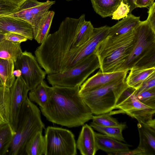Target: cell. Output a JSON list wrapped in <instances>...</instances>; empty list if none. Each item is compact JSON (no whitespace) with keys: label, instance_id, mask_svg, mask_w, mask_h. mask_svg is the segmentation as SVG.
Instances as JSON below:
<instances>
[{"label":"cell","instance_id":"cell-15","mask_svg":"<svg viewBox=\"0 0 155 155\" xmlns=\"http://www.w3.org/2000/svg\"><path fill=\"white\" fill-rule=\"evenodd\" d=\"M0 32L3 34H17L30 40L34 38L32 28L29 24L22 20L10 17H0Z\"/></svg>","mask_w":155,"mask_h":155},{"label":"cell","instance_id":"cell-13","mask_svg":"<svg viewBox=\"0 0 155 155\" xmlns=\"http://www.w3.org/2000/svg\"><path fill=\"white\" fill-rule=\"evenodd\" d=\"M9 89L11 100L9 123L15 133L22 105L28 97V93L30 90L21 77L15 79Z\"/></svg>","mask_w":155,"mask_h":155},{"label":"cell","instance_id":"cell-34","mask_svg":"<svg viewBox=\"0 0 155 155\" xmlns=\"http://www.w3.org/2000/svg\"><path fill=\"white\" fill-rule=\"evenodd\" d=\"M14 5L5 0H0V16L14 12L18 10Z\"/></svg>","mask_w":155,"mask_h":155},{"label":"cell","instance_id":"cell-27","mask_svg":"<svg viewBox=\"0 0 155 155\" xmlns=\"http://www.w3.org/2000/svg\"><path fill=\"white\" fill-rule=\"evenodd\" d=\"M54 12L48 11L42 17L38 27L37 35L35 39L39 44H41L46 38L49 31Z\"/></svg>","mask_w":155,"mask_h":155},{"label":"cell","instance_id":"cell-30","mask_svg":"<svg viewBox=\"0 0 155 155\" xmlns=\"http://www.w3.org/2000/svg\"><path fill=\"white\" fill-rule=\"evenodd\" d=\"M90 126L102 134L119 141H125L122 134V131L126 126L125 124L120 123L119 125L117 126L102 127L96 125L92 122Z\"/></svg>","mask_w":155,"mask_h":155},{"label":"cell","instance_id":"cell-46","mask_svg":"<svg viewBox=\"0 0 155 155\" xmlns=\"http://www.w3.org/2000/svg\"><path fill=\"white\" fill-rule=\"evenodd\" d=\"M67 0L68 1H70L72 0Z\"/></svg>","mask_w":155,"mask_h":155},{"label":"cell","instance_id":"cell-40","mask_svg":"<svg viewBox=\"0 0 155 155\" xmlns=\"http://www.w3.org/2000/svg\"><path fill=\"white\" fill-rule=\"evenodd\" d=\"M136 0H123L122 2L127 5L129 8V13L130 14L132 11L136 8L135 5Z\"/></svg>","mask_w":155,"mask_h":155},{"label":"cell","instance_id":"cell-44","mask_svg":"<svg viewBox=\"0 0 155 155\" xmlns=\"http://www.w3.org/2000/svg\"><path fill=\"white\" fill-rule=\"evenodd\" d=\"M0 86H4L2 79L0 76Z\"/></svg>","mask_w":155,"mask_h":155},{"label":"cell","instance_id":"cell-42","mask_svg":"<svg viewBox=\"0 0 155 155\" xmlns=\"http://www.w3.org/2000/svg\"><path fill=\"white\" fill-rule=\"evenodd\" d=\"M13 74L15 77L19 78L21 77V71L18 69H15L13 71Z\"/></svg>","mask_w":155,"mask_h":155},{"label":"cell","instance_id":"cell-17","mask_svg":"<svg viewBox=\"0 0 155 155\" xmlns=\"http://www.w3.org/2000/svg\"><path fill=\"white\" fill-rule=\"evenodd\" d=\"M140 142L137 147L144 155L155 154V127L138 123Z\"/></svg>","mask_w":155,"mask_h":155},{"label":"cell","instance_id":"cell-8","mask_svg":"<svg viewBox=\"0 0 155 155\" xmlns=\"http://www.w3.org/2000/svg\"><path fill=\"white\" fill-rule=\"evenodd\" d=\"M135 90L128 87L119 98L115 109L136 119L139 123L155 127V120L153 118L155 109L140 102L135 95Z\"/></svg>","mask_w":155,"mask_h":155},{"label":"cell","instance_id":"cell-1","mask_svg":"<svg viewBox=\"0 0 155 155\" xmlns=\"http://www.w3.org/2000/svg\"><path fill=\"white\" fill-rule=\"evenodd\" d=\"M47 103L41 111L53 123L73 127L82 126L92 119L93 114L79 93V87L52 86Z\"/></svg>","mask_w":155,"mask_h":155},{"label":"cell","instance_id":"cell-16","mask_svg":"<svg viewBox=\"0 0 155 155\" xmlns=\"http://www.w3.org/2000/svg\"><path fill=\"white\" fill-rule=\"evenodd\" d=\"M76 144L81 154H95L98 150L96 143L95 132L90 125L86 124L83 126Z\"/></svg>","mask_w":155,"mask_h":155},{"label":"cell","instance_id":"cell-33","mask_svg":"<svg viewBox=\"0 0 155 155\" xmlns=\"http://www.w3.org/2000/svg\"><path fill=\"white\" fill-rule=\"evenodd\" d=\"M155 88V72L150 75L143 83L140 87L135 91L136 95L142 92Z\"/></svg>","mask_w":155,"mask_h":155},{"label":"cell","instance_id":"cell-36","mask_svg":"<svg viewBox=\"0 0 155 155\" xmlns=\"http://www.w3.org/2000/svg\"><path fill=\"white\" fill-rule=\"evenodd\" d=\"M5 39L14 42L21 43L28 40L25 37L16 33H8L4 34Z\"/></svg>","mask_w":155,"mask_h":155},{"label":"cell","instance_id":"cell-10","mask_svg":"<svg viewBox=\"0 0 155 155\" xmlns=\"http://www.w3.org/2000/svg\"><path fill=\"white\" fill-rule=\"evenodd\" d=\"M15 69L20 70L21 78L30 91L35 88L45 79L46 73L41 69L36 57L25 51L15 62Z\"/></svg>","mask_w":155,"mask_h":155},{"label":"cell","instance_id":"cell-11","mask_svg":"<svg viewBox=\"0 0 155 155\" xmlns=\"http://www.w3.org/2000/svg\"><path fill=\"white\" fill-rule=\"evenodd\" d=\"M55 3V1L49 0L44 2L37 0H27L17 11L3 16L20 19L29 24L32 26L34 38L35 39L40 20Z\"/></svg>","mask_w":155,"mask_h":155},{"label":"cell","instance_id":"cell-18","mask_svg":"<svg viewBox=\"0 0 155 155\" xmlns=\"http://www.w3.org/2000/svg\"><path fill=\"white\" fill-rule=\"evenodd\" d=\"M95 137L98 150H101L108 154L115 155L117 153L130 150V145L105 135L95 132Z\"/></svg>","mask_w":155,"mask_h":155},{"label":"cell","instance_id":"cell-43","mask_svg":"<svg viewBox=\"0 0 155 155\" xmlns=\"http://www.w3.org/2000/svg\"><path fill=\"white\" fill-rule=\"evenodd\" d=\"M5 39V34L0 32V41Z\"/></svg>","mask_w":155,"mask_h":155},{"label":"cell","instance_id":"cell-35","mask_svg":"<svg viewBox=\"0 0 155 155\" xmlns=\"http://www.w3.org/2000/svg\"><path fill=\"white\" fill-rule=\"evenodd\" d=\"M130 9L127 5L124 3L122 2L113 13L112 15V19L119 20L127 16L129 13Z\"/></svg>","mask_w":155,"mask_h":155},{"label":"cell","instance_id":"cell-9","mask_svg":"<svg viewBox=\"0 0 155 155\" xmlns=\"http://www.w3.org/2000/svg\"><path fill=\"white\" fill-rule=\"evenodd\" d=\"M45 155H75L77 147L74 136L70 130L48 126L45 130Z\"/></svg>","mask_w":155,"mask_h":155},{"label":"cell","instance_id":"cell-39","mask_svg":"<svg viewBox=\"0 0 155 155\" xmlns=\"http://www.w3.org/2000/svg\"><path fill=\"white\" fill-rule=\"evenodd\" d=\"M115 155H144L143 151L137 147L133 150H130L129 151L120 152L116 153Z\"/></svg>","mask_w":155,"mask_h":155},{"label":"cell","instance_id":"cell-32","mask_svg":"<svg viewBox=\"0 0 155 155\" xmlns=\"http://www.w3.org/2000/svg\"><path fill=\"white\" fill-rule=\"evenodd\" d=\"M135 95L142 104L155 109V88L144 91Z\"/></svg>","mask_w":155,"mask_h":155},{"label":"cell","instance_id":"cell-26","mask_svg":"<svg viewBox=\"0 0 155 155\" xmlns=\"http://www.w3.org/2000/svg\"><path fill=\"white\" fill-rule=\"evenodd\" d=\"M15 69L13 60L0 58V76L4 86L9 88L13 84L15 80L13 74Z\"/></svg>","mask_w":155,"mask_h":155},{"label":"cell","instance_id":"cell-22","mask_svg":"<svg viewBox=\"0 0 155 155\" xmlns=\"http://www.w3.org/2000/svg\"><path fill=\"white\" fill-rule=\"evenodd\" d=\"M96 13L102 18L112 15L123 0H91Z\"/></svg>","mask_w":155,"mask_h":155},{"label":"cell","instance_id":"cell-2","mask_svg":"<svg viewBox=\"0 0 155 155\" xmlns=\"http://www.w3.org/2000/svg\"><path fill=\"white\" fill-rule=\"evenodd\" d=\"M85 15L78 18L66 17L58 29L48 35L35 52V57L46 74L61 72L64 62L82 23Z\"/></svg>","mask_w":155,"mask_h":155},{"label":"cell","instance_id":"cell-25","mask_svg":"<svg viewBox=\"0 0 155 155\" xmlns=\"http://www.w3.org/2000/svg\"><path fill=\"white\" fill-rule=\"evenodd\" d=\"M94 28L90 21L85 20L79 29L70 51L80 48L86 43L91 37Z\"/></svg>","mask_w":155,"mask_h":155},{"label":"cell","instance_id":"cell-14","mask_svg":"<svg viewBox=\"0 0 155 155\" xmlns=\"http://www.w3.org/2000/svg\"><path fill=\"white\" fill-rule=\"evenodd\" d=\"M128 71L102 72L100 71L88 79L80 87L79 93L90 91L114 81L126 79Z\"/></svg>","mask_w":155,"mask_h":155},{"label":"cell","instance_id":"cell-41","mask_svg":"<svg viewBox=\"0 0 155 155\" xmlns=\"http://www.w3.org/2000/svg\"><path fill=\"white\" fill-rule=\"evenodd\" d=\"M14 5L18 9L27 0H5Z\"/></svg>","mask_w":155,"mask_h":155},{"label":"cell","instance_id":"cell-6","mask_svg":"<svg viewBox=\"0 0 155 155\" xmlns=\"http://www.w3.org/2000/svg\"><path fill=\"white\" fill-rule=\"evenodd\" d=\"M100 68L98 58L94 53L64 72L48 74L47 80L52 86L80 87L90 75Z\"/></svg>","mask_w":155,"mask_h":155},{"label":"cell","instance_id":"cell-29","mask_svg":"<svg viewBox=\"0 0 155 155\" xmlns=\"http://www.w3.org/2000/svg\"><path fill=\"white\" fill-rule=\"evenodd\" d=\"M15 134L9 123L0 125V155L8 153Z\"/></svg>","mask_w":155,"mask_h":155},{"label":"cell","instance_id":"cell-3","mask_svg":"<svg viewBox=\"0 0 155 155\" xmlns=\"http://www.w3.org/2000/svg\"><path fill=\"white\" fill-rule=\"evenodd\" d=\"M135 29L125 35L116 37L107 36L97 46L94 53L102 72H115L127 59L135 44Z\"/></svg>","mask_w":155,"mask_h":155},{"label":"cell","instance_id":"cell-19","mask_svg":"<svg viewBox=\"0 0 155 155\" xmlns=\"http://www.w3.org/2000/svg\"><path fill=\"white\" fill-rule=\"evenodd\" d=\"M139 17L130 14L111 27H110L108 35L116 37L127 34L133 30L140 24Z\"/></svg>","mask_w":155,"mask_h":155},{"label":"cell","instance_id":"cell-45","mask_svg":"<svg viewBox=\"0 0 155 155\" xmlns=\"http://www.w3.org/2000/svg\"><path fill=\"white\" fill-rule=\"evenodd\" d=\"M5 124L0 119V125Z\"/></svg>","mask_w":155,"mask_h":155},{"label":"cell","instance_id":"cell-23","mask_svg":"<svg viewBox=\"0 0 155 155\" xmlns=\"http://www.w3.org/2000/svg\"><path fill=\"white\" fill-rule=\"evenodd\" d=\"M20 43L4 39L0 41V58L13 60L14 62L22 53Z\"/></svg>","mask_w":155,"mask_h":155},{"label":"cell","instance_id":"cell-28","mask_svg":"<svg viewBox=\"0 0 155 155\" xmlns=\"http://www.w3.org/2000/svg\"><path fill=\"white\" fill-rule=\"evenodd\" d=\"M10 100L9 88L0 86V119L5 123L9 121Z\"/></svg>","mask_w":155,"mask_h":155},{"label":"cell","instance_id":"cell-12","mask_svg":"<svg viewBox=\"0 0 155 155\" xmlns=\"http://www.w3.org/2000/svg\"><path fill=\"white\" fill-rule=\"evenodd\" d=\"M109 28L106 25L94 28L92 35L89 41L82 46L71 52L66 60L63 71L71 68L84 58L94 53L98 44L107 36Z\"/></svg>","mask_w":155,"mask_h":155},{"label":"cell","instance_id":"cell-21","mask_svg":"<svg viewBox=\"0 0 155 155\" xmlns=\"http://www.w3.org/2000/svg\"><path fill=\"white\" fill-rule=\"evenodd\" d=\"M52 87L49 86L44 80L35 88L30 90L28 98L32 101L36 103L40 107L46 105L50 97Z\"/></svg>","mask_w":155,"mask_h":155},{"label":"cell","instance_id":"cell-31","mask_svg":"<svg viewBox=\"0 0 155 155\" xmlns=\"http://www.w3.org/2000/svg\"><path fill=\"white\" fill-rule=\"evenodd\" d=\"M92 122L102 127H114L119 125L117 120L111 117L110 114L105 113L93 116Z\"/></svg>","mask_w":155,"mask_h":155},{"label":"cell","instance_id":"cell-5","mask_svg":"<svg viewBox=\"0 0 155 155\" xmlns=\"http://www.w3.org/2000/svg\"><path fill=\"white\" fill-rule=\"evenodd\" d=\"M128 87L126 79H123L80 94L92 114L98 115L115 109L119 98Z\"/></svg>","mask_w":155,"mask_h":155},{"label":"cell","instance_id":"cell-20","mask_svg":"<svg viewBox=\"0 0 155 155\" xmlns=\"http://www.w3.org/2000/svg\"><path fill=\"white\" fill-rule=\"evenodd\" d=\"M155 72V68L140 69L133 68L130 70L126 82L129 87L136 90L139 88L143 82L152 73Z\"/></svg>","mask_w":155,"mask_h":155},{"label":"cell","instance_id":"cell-37","mask_svg":"<svg viewBox=\"0 0 155 155\" xmlns=\"http://www.w3.org/2000/svg\"><path fill=\"white\" fill-rule=\"evenodd\" d=\"M148 12V16L147 21L150 25L153 30L155 31V3L149 7Z\"/></svg>","mask_w":155,"mask_h":155},{"label":"cell","instance_id":"cell-24","mask_svg":"<svg viewBox=\"0 0 155 155\" xmlns=\"http://www.w3.org/2000/svg\"><path fill=\"white\" fill-rule=\"evenodd\" d=\"M45 142L42 132H38L28 141L25 148V154L27 155H45Z\"/></svg>","mask_w":155,"mask_h":155},{"label":"cell","instance_id":"cell-38","mask_svg":"<svg viewBox=\"0 0 155 155\" xmlns=\"http://www.w3.org/2000/svg\"><path fill=\"white\" fill-rule=\"evenodd\" d=\"M154 0H136V8H144L150 7L154 2Z\"/></svg>","mask_w":155,"mask_h":155},{"label":"cell","instance_id":"cell-4","mask_svg":"<svg viewBox=\"0 0 155 155\" xmlns=\"http://www.w3.org/2000/svg\"><path fill=\"white\" fill-rule=\"evenodd\" d=\"M44 128L40 110L28 97L22 105L8 154H25V148L28 141L35 134L42 132Z\"/></svg>","mask_w":155,"mask_h":155},{"label":"cell","instance_id":"cell-7","mask_svg":"<svg viewBox=\"0 0 155 155\" xmlns=\"http://www.w3.org/2000/svg\"><path fill=\"white\" fill-rule=\"evenodd\" d=\"M136 39L130 54L115 71H129L144 58L155 54V31L147 20L135 28Z\"/></svg>","mask_w":155,"mask_h":155}]
</instances>
